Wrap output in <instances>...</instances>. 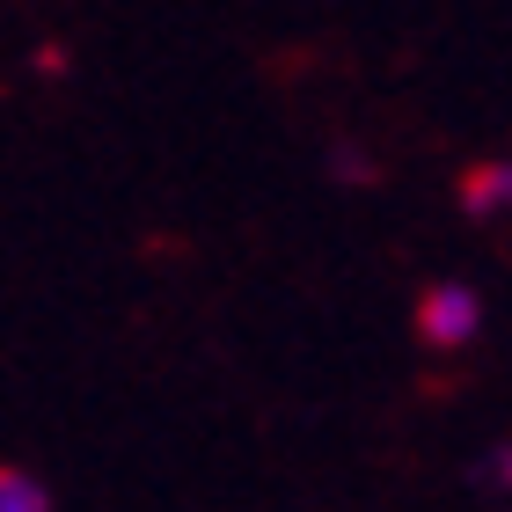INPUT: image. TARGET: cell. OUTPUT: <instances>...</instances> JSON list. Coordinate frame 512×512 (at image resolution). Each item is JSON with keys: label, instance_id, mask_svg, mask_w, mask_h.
<instances>
[{"label": "cell", "instance_id": "277c9868", "mask_svg": "<svg viewBox=\"0 0 512 512\" xmlns=\"http://www.w3.org/2000/svg\"><path fill=\"white\" fill-rule=\"evenodd\" d=\"M476 476L491 483V491H505V498H512V439H498V447L483 454V469H476Z\"/></svg>", "mask_w": 512, "mask_h": 512}, {"label": "cell", "instance_id": "3957f363", "mask_svg": "<svg viewBox=\"0 0 512 512\" xmlns=\"http://www.w3.org/2000/svg\"><path fill=\"white\" fill-rule=\"evenodd\" d=\"M0 512H52V491L30 469H0Z\"/></svg>", "mask_w": 512, "mask_h": 512}, {"label": "cell", "instance_id": "6da1fadb", "mask_svg": "<svg viewBox=\"0 0 512 512\" xmlns=\"http://www.w3.org/2000/svg\"><path fill=\"white\" fill-rule=\"evenodd\" d=\"M417 337L439 344V352H461V344H476V337H483V300H476V286H461V278L432 286L425 300H417Z\"/></svg>", "mask_w": 512, "mask_h": 512}, {"label": "cell", "instance_id": "7a4b0ae2", "mask_svg": "<svg viewBox=\"0 0 512 512\" xmlns=\"http://www.w3.org/2000/svg\"><path fill=\"white\" fill-rule=\"evenodd\" d=\"M461 205L483 213V220H491V213H512V154H505V161H483V169L461 183Z\"/></svg>", "mask_w": 512, "mask_h": 512}]
</instances>
